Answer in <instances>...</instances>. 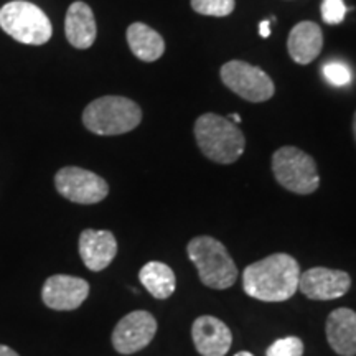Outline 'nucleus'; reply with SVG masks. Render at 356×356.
I'll return each mask as SVG.
<instances>
[{"label": "nucleus", "mask_w": 356, "mask_h": 356, "mask_svg": "<svg viewBox=\"0 0 356 356\" xmlns=\"http://www.w3.org/2000/svg\"><path fill=\"white\" fill-rule=\"evenodd\" d=\"M79 256L92 273L104 270L118 254V241L111 231L84 229L79 234Z\"/></svg>", "instance_id": "obj_13"}, {"label": "nucleus", "mask_w": 356, "mask_h": 356, "mask_svg": "<svg viewBox=\"0 0 356 356\" xmlns=\"http://www.w3.org/2000/svg\"><path fill=\"white\" fill-rule=\"evenodd\" d=\"M236 7L234 0H191V8L200 15L228 17Z\"/></svg>", "instance_id": "obj_19"}, {"label": "nucleus", "mask_w": 356, "mask_h": 356, "mask_svg": "<svg viewBox=\"0 0 356 356\" xmlns=\"http://www.w3.org/2000/svg\"><path fill=\"white\" fill-rule=\"evenodd\" d=\"M259 35L262 38H269L270 37V24L267 20H262L259 24Z\"/></svg>", "instance_id": "obj_23"}, {"label": "nucleus", "mask_w": 356, "mask_h": 356, "mask_svg": "<svg viewBox=\"0 0 356 356\" xmlns=\"http://www.w3.org/2000/svg\"><path fill=\"white\" fill-rule=\"evenodd\" d=\"M56 191L78 204H96L109 195V185L97 173L79 167H63L55 175Z\"/></svg>", "instance_id": "obj_8"}, {"label": "nucleus", "mask_w": 356, "mask_h": 356, "mask_svg": "<svg viewBox=\"0 0 356 356\" xmlns=\"http://www.w3.org/2000/svg\"><path fill=\"white\" fill-rule=\"evenodd\" d=\"M126 35L132 55L145 63L157 61L165 51V42H163L162 35L152 26L136 22V24L129 25Z\"/></svg>", "instance_id": "obj_17"}, {"label": "nucleus", "mask_w": 356, "mask_h": 356, "mask_svg": "<svg viewBox=\"0 0 356 356\" xmlns=\"http://www.w3.org/2000/svg\"><path fill=\"white\" fill-rule=\"evenodd\" d=\"M65 33L71 47L78 48V50H88L96 42V19L86 2L71 3L66 12Z\"/></svg>", "instance_id": "obj_15"}, {"label": "nucleus", "mask_w": 356, "mask_h": 356, "mask_svg": "<svg viewBox=\"0 0 356 356\" xmlns=\"http://www.w3.org/2000/svg\"><path fill=\"white\" fill-rule=\"evenodd\" d=\"M195 348L202 356H226L233 343L229 327L213 315H202L191 325Z\"/></svg>", "instance_id": "obj_12"}, {"label": "nucleus", "mask_w": 356, "mask_h": 356, "mask_svg": "<svg viewBox=\"0 0 356 356\" xmlns=\"http://www.w3.org/2000/svg\"><path fill=\"white\" fill-rule=\"evenodd\" d=\"M346 6L343 0H323L322 19L328 25H338L345 20Z\"/></svg>", "instance_id": "obj_21"}, {"label": "nucleus", "mask_w": 356, "mask_h": 356, "mask_svg": "<svg viewBox=\"0 0 356 356\" xmlns=\"http://www.w3.org/2000/svg\"><path fill=\"white\" fill-rule=\"evenodd\" d=\"M323 76L333 86H346L351 81V71L343 63H327L323 66Z\"/></svg>", "instance_id": "obj_22"}, {"label": "nucleus", "mask_w": 356, "mask_h": 356, "mask_svg": "<svg viewBox=\"0 0 356 356\" xmlns=\"http://www.w3.org/2000/svg\"><path fill=\"white\" fill-rule=\"evenodd\" d=\"M0 29L17 42L40 47L50 42L51 22L42 8L32 2L15 0L0 8Z\"/></svg>", "instance_id": "obj_5"}, {"label": "nucleus", "mask_w": 356, "mask_h": 356, "mask_svg": "<svg viewBox=\"0 0 356 356\" xmlns=\"http://www.w3.org/2000/svg\"><path fill=\"white\" fill-rule=\"evenodd\" d=\"M325 333L330 348L340 356L356 355V312L346 307L335 309L328 315Z\"/></svg>", "instance_id": "obj_14"}, {"label": "nucleus", "mask_w": 356, "mask_h": 356, "mask_svg": "<svg viewBox=\"0 0 356 356\" xmlns=\"http://www.w3.org/2000/svg\"><path fill=\"white\" fill-rule=\"evenodd\" d=\"M142 122V109L124 96H102L89 102L83 113V124L96 136H121Z\"/></svg>", "instance_id": "obj_4"}, {"label": "nucleus", "mask_w": 356, "mask_h": 356, "mask_svg": "<svg viewBox=\"0 0 356 356\" xmlns=\"http://www.w3.org/2000/svg\"><path fill=\"white\" fill-rule=\"evenodd\" d=\"M139 280L145 291L157 300H165L175 292L177 277L170 266L159 261H150L142 267Z\"/></svg>", "instance_id": "obj_18"}, {"label": "nucleus", "mask_w": 356, "mask_h": 356, "mask_svg": "<svg viewBox=\"0 0 356 356\" xmlns=\"http://www.w3.org/2000/svg\"><path fill=\"white\" fill-rule=\"evenodd\" d=\"M304 355V343L299 337H286L275 340L266 350V356H302Z\"/></svg>", "instance_id": "obj_20"}, {"label": "nucleus", "mask_w": 356, "mask_h": 356, "mask_svg": "<svg viewBox=\"0 0 356 356\" xmlns=\"http://www.w3.org/2000/svg\"><path fill=\"white\" fill-rule=\"evenodd\" d=\"M186 254L197 267L203 286L226 291L238 280L239 270L225 244L211 236H197L186 246Z\"/></svg>", "instance_id": "obj_3"}, {"label": "nucleus", "mask_w": 356, "mask_h": 356, "mask_svg": "<svg viewBox=\"0 0 356 356\" xmlns=\"http://www.w3.org/2000/svg\"><path fill=\"white\" fill-rule=\"evenodd\" d=\"M299 262L286 252H275L243 270V289L261 302H286L299 291Z\"/></svg>", "instance_id": "obj_1"}, {"label": "nucleus", "mask_w": 356, "mask_h": 356, "mask_svg": "<svg viewBox=\"0 0 356 356\" xmlns=\"http://www.w3.org/2000/svg\"><path fill=\"white\" fill-rule=\"evenodd\" d=\"M351 287L348 273L328 267H312L300 274L299 291L310 300H335Z\"/></svg>", "instance_id": "obj_10"}, {"label": "nucleus", "mask_w": 356, "mask_h": 356, "mask_svg": "<svg viewBox=\"0 0 356 356\" xmlns=\"http://www.w3.org/2000/svg\"><path fill=\"white\" fill-rule=\"evenodd\" d=\"M89 296L88 280L74 275L55 274L44 280L42 289L43 304L51 310H76Z\"/></svg>", "instance_id": "obj_11"}, {"label": "nucleus", "mask_w": 356, "mask_h": 356, "mask_svg": "<svg viewBox=\"0 0 356 356\" xmlns=\"http://www.w3.org/2000/svg\"><path fill=\"white\" fill-rule=\"evenodd\" d=\"M228 119H229V121H231V122H234V124H236V126H238V124L243 121V119H241V115H239V114H231Z\"/></svg>", "instance_id": "obj_25"}, {"label": "nucleus", "mask_w": 356, "mask_h": 356, "mask_svg": "<svg viewBox=\"0 0 356 356\" xmlns=\"http://www.w3.org/2000/svg\"><path fill=\"white\" fill-rule=\"evenodd\" d=\"M220 76L226 88L249 102L269 101L275 92L274 81L269 74L259 66L249 65L246 61H228L221 66Z\"/></svg>", "instance_id": "obj_7"}, {"label": "nucleus", "mask_w": 356, "mask_h": 356, "mask_svg": "<svg viewBox=\"0 0 356 356\" xmlns=\"http://www.w3.org/2000/svg\"><path fill=\"white\" fill-rule=\"evenodd\" d=\"M323 47V33L315 22H300L289 33V55L297 65H309L320 55Z\"/></svg>", "instance_id": "obj_16"}, {"label": "nucleus", "mask_w": 356, "mask_h": 356, "mask_svg": "<svg viewBox=\"0 0 356 356\" xmlns=\"http://www.w3.org/2000/svg\"><path fill=\"white\" fill-rule=\"evenodd\" d=\"M234 356H254V355L249 353V351H239V353H236Z\"/></svg>", "instance_id": "obj_26"}, {"label": "nucleus", "mask_w": 356, "mask_h": 356, "mask_svg": "<svg viewBox=\"0 0 356 356\" xmlns=\"http://www.w3.org/2000/svg\"><path fill=\"white\" fill-rule=\"evenodd\" d=\"M353 134H355V139H356V113H355V118H353Z\"/></svg>", "instance_id": "obj_27"}, {"label": "nucleus", "mask_w": 356, "mask_h": 356, "mask_svg": "<svg viewBox=\"0 0 356 356\" xmlns=\"http://www.w3.org/2000/svg\"><path fill=\"white\" fill-rule=\"evenodd\" d=\"M273 172L277 184L297 195H310L318 188L317 163L293 145L280 147L273 155Z\"/></svg>", "instance_id": "obj_6"}, {"label": "nucleus", "mask_w": 356, "mask_h": 356, "mask_svg": "<svg viewBox=\"0 0 356 356\" xmlns=\"http://www.w3.org/2000/svg\"><path fill=\"white\" fill-rule=\"evenodd\" d=\"M0 356H19V353H17V351H13L10 346L0 345Z\"/></svg>", "instance_id": "obj_24"}, {"label": "nucleus", "mask_w": 356, "mask_h": 356, "mask_svg": "<svg viewBox=\"0 0 356 356\" xmlns=\"http://www.w3.org/2000/svg\"><path fill=\"white\" fill-rule=\"evenodd\" d=\"M195 139L208 159L222 165L234 163L246 149V139L241 129L228 118L215 113H207L197 119Z\"/></svg>", "instance_id": "obj_2"}, {"label": "nucleus", "mask_w": 356, "mask_h": 356, "mask_svg": "<svg viewBox=\"0 0 356 356\" xmlns=\"http://www.w3.org/2000/svg\"><path fill=\"white\" fill-rule=\"evenodd\" d=\"M157 333V320L145 310H136L119 320L113 330V346L121 355H134L149 346Z\"/></svg>", "instance_id": "obj_9"}]
</instances>
